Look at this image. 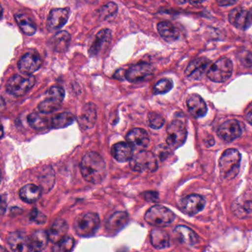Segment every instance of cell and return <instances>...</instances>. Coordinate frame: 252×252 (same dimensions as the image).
Here are the masks:
<instances>
[{"label":"cell","mask_w":252,"mask_h":252,"mask_svg":"<svg viewBox=\"0 0 252 252\" xmlns=\"http://www.w3.org/2000/svg\"><path fill=\"white\" fill-rule=\"evenodd\" d=\"M82 176L88 182H101L107 175V166L103 158L95 152L87 153L80 164Z\"/></svg>","instance_id":"obj_1"},{"label":"cell","mask_w":252,"mask_h":252,"mask_svg":"<svg viewBox=\"0 0 252 252\" xmlns=\"http://www.w3.org/2000/svg\"><path fill=\"white\" fill-rule=\"evenodd\" d=\"M241 155L236 149L225 150L219 160L220 173L223 179H234L240 172Z\"/></svg>","instance_id":"obj_2"},{"label":"cell","mask_w":252,"mask_h":252,"mask_svg":"<svg viewBox=\"0 0 252 252\" xmlns=\"http://www.w3.org/2000/svg\"><path fill=\"white\" fill-rule=\"evenodd\" d=\"M175 215L168 208L161 205H156L146 212L144 219L153 226L164 227L173 222Z\"/></svg>","instance_id":"obj_3"},{"label":"cell","mask_w":252,"mask_h":252,"mask_svg":"<svg viewBox=\"0 0 252 252\" xmlns=\"http://www.w3.org/2000/svg\"><path fill=\"white\" fill-rule=\"evenodd\" d=\"M99 225V217L97 214L93 212L82 214L75 220V232L80 237H91L96 232Z\"/></svg>","instance_id":"obj_4"},{"label":"cell","mask_w":252,"mask_h":252,"mask_svg":"<svg viewBox=\"0 0 252 252\" xmlns=\"http://www.w3.org/2000/svg\"><path fill=\"white\" fill-rule=\"evenodd\" d=\"M131 169L138 172H152L158 169L156 156L151 152L140 150L129 160Z\"/></svg>","instance_id":"obj_5"},{"label":"cell","mask_w":252,"mask_h":252,"mask_svg":"<svg viewBox=\"0 0 252 252\" xmlns=\"http://www.w3.org/2000/svg\"><path fill=\"white\" fill-rule=\"evenodd\" d=\"M36 83V79L32 75H14L7 82L6 91L14 96H22L32 89Z\"/></svg>","instance_id":"obj_6"},{"label":"cell","mask_w":252,"mask_h":252,"mask_svg":"<svg viewBox=\"0 0 252 252\" xmlns=\"http://www.w3.org/2000/svg\"><path fill=\"white\" fill-rule=\"evenodd\" d=\"M232 72L231 60L226 57H222L210 66L206 72V76L212 82L221 83L228 80Z\"/></svg>","instance_id":"obj_7"},{"label":"cell","mask_w":252,"mask_h":252,"mask_svg":"<svg viewBox=\"0 0 252 252\" xmlns=\"http://www.w3.org/2000/svg\"><path fill=\"white\" fill-rule=\"evenodd\" d=\"M64 95L65 93L61 87H51L45 93V99L39 103L38 109L41 113L45 114L53 113L60 108L64 100Z\"/></svg>","instance_id":"obj_8"},{"label":"cell","mask_w":252,"mask_h":252,"mask_svg":"<svg viewBox=\"0 0 252 252\" xmlns=\"http://www.w3.org/2000/svg\"><path fill=\"white\" fill-rule=\"evenodd\" d=\"M166 143L169 147L178 149L184 144L187 137V130L184 122L174 120L169 124L166 129Z\"/></svg>","instance_id":"obj_9"},{"label":"cell","mask_w":252,"mask_h":252,"mask_svg":"<svg viewBox=\"0 0 252 252\" xmlns=\"http://www.w3.org/2000/svg\"><path fill=\"white\" fill-rule=\"evenodd\" d=\"M154 73V68L147 63H139L134 64L126 70L125 78L131 83H139L151 77Z\"/></svg>","instance_id":"obj_10"},{"label":"cell","mask_w":252,"mask_h":252,"mask_svg":"<svg viewBox=\"0 0 252 252\" xmlns=\"http://www.w3.org/2000/svg\"><path fill=\"white\" fill-rule=\"evenodd\" d=\"M230 23L237 29L246 31L252 24V8L246 10L236 8L230 11L228 15Z\"/></svg>","instance_id":"obj_11"},{"label":"cell","mask_w":252,"mask_h":252,"mask_svg":"<svg viewBox=\"0 0 252 252\" xmlns=\"http://www.w3.org/2000/svg\"><path fill=\"white\" fill-rule=\"evenodd\" d=\"M42 59L36 53H28L19 60V70L22 74L32 75L42 66Z\"/></svg>","instance_id":"obj_12"},{"label":"cell","mask_w":252,"mask_h":252,"mask_svg":"<svg viewBox=\"0 0 252 252\" xmlns=\"http://www.w3.org/2000/svg\"><path fill=\"white\" fill-rule=\"evenodd\" d=\"M70 9L67 8H54L50 11L47 20V28L50 32L60 30L68 21Z\"/></svg>","instance_id":"obj_13"},{"label":"cell","mask_w":252,"mask_h":252,"mask_svg":"<svg viewBox=\"0 0 252 252\" xmlns=\"http://www.w3.org/2000/svg\"><path fill=\"white\" fill-rule=\"evenodd\" d=\"M242 129L237 121L228 120L220 125L218 129V135L226 142H231L241 135Z\"/></svg>","instance_id":"obj_14"},{"label":"cell","mask_w":252,"mask_h":252,"mask_svg":"<svg viewBox=\"0 0 252 252\" xmlns=\"http://www.w3.org/2000/svg\"><path fill=\"white\" fill-rule=\"evenodd\" d=\"M205 204L206 201L203 197L199 194H193L183 199L181 208L184 213L192 216L201 212L204 209Z\"/></svg>","instance_id":"obj_15"},{"label":"cell","mask_w":252,"mask_h":252,"mask_svg":"<svg viewBox=\"0 0 252 252\" xmlns=\"http://www.w3.org/2000/svg\"><path fill=\"white\" fill-rule=\"evenodd\" d=\"M97 119L96 107L93 103L85 104L79 114L77 121L79 126L84 130L91 129L95 125Z\"/></svg>","instance_id":"obj_16"},{"label":"cell","mask_w":252,"mask_h":252,"mask_svg":"<svg viewBox=\"0 0 252 252\" xmlns=\"http://www.w3.org/2000/svg\"><path fill=\"white\" fill-rule=\"evenodd\" d=\"M112 39V32L110 29H102L95 35V39L89 49L91 57H96L100 52L108 47Z\"/></svg>","instance_id":"obj_17"},{"label":"cell","mask_w":252,"mask_h":252,"mask_svg":"<svg viewBox=\"0 0 252 252\" xmlns=\"http://www.w3.org/2000/svg\"><path fill=\"white\" fill-rule=\"evenodd\" d=\"M126 141L133 149L143 150L147 148L150 144V137L147 131L141 128L131 129L126 137Z\"/></svg>","instance_id":"obj_18"},{"label":"cell","mask_w":252,"mask_h":252,"mask_svg":"<svg viewBox=\"0 0 252 252\" xmlns=\"http://www.w3.org/2000/svg\"><path fill=\"white\" fill-rule=\"evenodd\" d=\"M210 64V61L208 59L201 57L191 62L186 68L184 74L188 79L197 80L200 79L203 73L207 70L208 66Z\"/></svg>","instance_id":"obj_19"},{"label":"cell","mask_w":252,"mask_h":252,"mask_svg":"<svg viewBox=\"0 0 252 252\" xmlns=\"http://www.w3.org/2000/svg\"><path fill=\"white\" fill-rule=\"evenodd\" d=\"M189 111L195 118H201L207 113V105L204 100L197 94H191L187 100Z\"/></svg>","instance_id":"obj_20"},{"label":"cell","mask_w":252,"mask_h":252,"mask_svg":"<svg viewBox=\"0 0 252 252\" xmlns=\"http://www.w3.org/2000/svg\"><path fill=\"white\" fill-rule=\"evenodd\" d=\"M7 242L12 251L16 252H29V237L25 233L15 231L8 234Z\"/></svg>","instance_id":"obj_21"},{"label":"cell","mask_w":252,"mask_h":252,"mask_svg":"<svg viewBox=\"0 0 252 252\" xmlns=\"http://www.w3.org/2000/svg\"><path fill=\"white\" fill-rule=\"evenodd\" d=\"M128 221L129 216L126 212H116L106 222V229L110 234H116L127 224Z\"/></svg>","instance_id":"obj_22"},{"label":"cell","mask_w":252,"mask_h":252,"mask_svg":"<svg viewBox=\"0 0 252 252\" xmlns=\"http://www.w3.org/2000/svg\"><path fill=\"white\" fill-rule=\"evenodd\" d=\"M133 150L129 143L119 142L111 149V154L117 161L121 163L129 161L133 156Z\"/></svg>","instance_id":"obj_23"},{"label":"cell","mask_w":252,"mask_h":252,"mask_svg":"<svg viewBox=\"0 0 252 252\" xmlns=\"http://www.w3.org/2000/svg\"><path fill=\"white\" fill-rule=\"evenodd\" d=\"M68 231V225L65 220L58 219L50 227L48 231V237L51 243H57L65 237Z\"/></svg>","instance_id":"obj_24"},{"label":"cell","mask_w":252,"mask_h":252,"mask_svg":"<svg viewBox=\"0 0 252 252\" xmlns=\"http://www.w3.org/2000/svg\"><path fill=\"white\" fill-rule=\"evenodd\" d=\"M177 240L187 246H193L198 242V237L193 230L186 225H178L174 230Z\"/></svg>","instance_id":"obj_25"},{"label":"cell","mask_w":252,"mask_h":252,"mask_svg":"<svg viewBox=\"0 0 252 252\" xmlns=\"http://www.w3.org/2000/svg\"><path fill=\"white\" fill-rule=\"evenodd\" d=\"M233 212L238 218H243L252 212V198L247 194L239 197L232 205Z\"/></svg>","instance_id":"obj_26"},{"label":"cell","mask_w":252,"mask_h":252,"mask_svg":"<svg viewBox=\"0 0 252 252\" xmlns=\"http://www.w3.org/2000/svg\"><path fill=\"white\" fill-rule=\"evenodd\" d=\"M48 232L44 230H39L29 237V249L31 252H41L48 246Z\"/></svg>","instance_id":"obj_27"},{"label":"cell","mask_w":252,"mask_h":252,"mask_svg":"<svg viewBox=\"0 0 252 252\" xmlns=\"http://www.w3.org/2000/svg\"><path fill=\"white\" fill-rule=\"evenodd\" d=\"M150 242L155 249H163L168 248L170 243L169 236L164 230L154 228L150 232Z\"/></svg>","instance_id":"obj_28"},{"label":"cell","mask_w":252,"mask_h":252,"mask_svg":"<svg viewBox=\"0 0 252 252\" xmlns=\"http://www.w3.org/2000/svg\"><path fill=\"white\" fill-rule=\"evenodd\" d=\"M42 194L40 187L33 184H27L20 190V197L27 203H33L39 200Z\"/></svg>","instance_id":"obj_29"},{"label":"cell","mask_w":252,"mask_h":252,"mask_svg":"<svg viewBox=\"0 0 252 252\" xmlns=\"http://www.w3.org/2000/svg\"><path fill=\"white\" fill-rule=\"evenodd\" d=\"M157 29L162 39L166 42H175L179 37V31L169 22L159 23L157 26Z\"/></svg>","instance_id":"obj_30"},{"label":"cell","mask_w":252,"mask_h":252,"mask_svg":"<svg viewBox=\"0 0 252 252\" xmlns=\"http://www.w3.org/2000/svg\"><path fill=\"white\" fill-rule=\"evenodd\" d=\"M70 39H71V36L68 32L64 31L58 32L57 34L54 35L51 41L53 49L57 52H64L68 48Z\"/></svg>","instance_id":"obj_31"},{"label":"cell","mask_w":252,"mask_h":252,"mask_svg":"<svg viewBox=\"0 0 252 252\" xmlns=\"http://www.w3.org/2000/svg\"><path fill=\"white\" fill-rule=\"evenodd\" d=\"M15 21L20 30L27 36H33L36 32V26L30 18L24 14H17L14 16Z\"/></svg>","instance_id":"obj_32"},{"label":"cell","mask_w":252,"mask_h":252,"mask_svg":"<svg viewBox=\"0 0 252 252\" xmlns=\"http://www.w3.org/2000/svg\"><path fill=\"white\" fill-rule=\"evenodd\" d=\"M75 119L76 118L72 113L67 112L60 113L51 119V126L54 129H63L71 125Z\"/></svg>","instance_id":"obj_33"},{"label":"cell","mask_w":252,"mask_h":252,"mask_svg":"<svg viewBox=\"0 0 252 252\" xmlns=\"http://www.w3.org/2000/svg\"><path fill=\"white\" fill-rule=\"evenodd\" d=\"M75 246V240L73 237H65L60 240L53 247V251L56 252H70Z\"/></svg>","instance_id":"obj_34"},{"label":"cell","mask_w":252,"mask_h":252,"mask_svg":"<svg viewBox=\"0 0 252 252\" xmlns=\"http://www.w3.org/2000/svg\"><path fill=\"white\" fill-rule=\"evenodd\" d=\"M173 88V82L171 79H162L159 80L153 88V94L155 95L165 94L169 92Z\"/></svg>","instance_id":"obj_35"},{"label":"cell","mask_w":252,"mask_h":252,"mask_svg":"<svg viewBox=\"0 0 252 252\" xmlns=\"http://www.w3.org/2000/svg\"><path fill=\"white\" fill-rule=\"evenodd\" d=\"M117 11V5L114 2H109L98 10V15L101 20H107L109 17H113Z\"/></svg>","instance_id":"obj_36"},{"label":"cell","mask_w":252,"mask_h":252,"mask_svg":"<svg viewBox=\"0 0 252 252\" xmlns=\"http://www.w3.org/2000/svg\"><path fill=\"white\" fill-rule=\"evenodd\" d=\"M147 122L150 127L153 129H160L164 125L165 120L161 115L152 112L149 113Z\"/></svg>","instance_id":"obj_37"},{"label":"cell","mask_w":252,"mask_h":252,"mask_svg":"<svg viewBox=\"0 0 252 252\" xmlns=\"http://www.w3.org/2000/svg\"><path fill=\"white\" fill-rule=\"evenodd\" d=\"M28 123L34 129H42L46 126V122L36 113H32L27 117Z\"/></svg>","instance_id":"obj_38"},{"label":"cell","mask_w":252,"mask_h":252,"mask_svg":"<svg viewBox=\"0 0 252 252\" xmlns=\"http://www.w3.org/2000/svg\"><path fill=\"white\" fill-rule=\"evenodd\" d=\"M30 220L35 223L42 225L45 224L47 221V218L43 213L39 212L38 209H33L30 214Z\"/></svg>","instance_id":"obj_39"},{"label":"cell","mask_w":252,"mask_h":252,"mask_svg":"<svg viewBox=\"0 0 252 252\" xmlns=\"http://www.w3.org/2000/svg\"><path fill=\"white\" fill-rule=\"evenodd\" d=\"M240 60L245 67L252 68V52L243 51L240 53Z\"/></svg>","instance_id":"obj_40"},{"label":"cell","mask_w":252,"mask_h":252,"mask_svg":"<svg viewBox=\"0 0 252 252\" xmlns=\"http://www.w3.org/2000/svg\"><path fill=\"white\" fill-rule=\"evenodd\" d=\"M144 196L145 200L149 202H156L158 199V194L156 191H146Z\"/></svg>","instance_id":"obj_41"},{"label":"cell","mask_w":252,"mask_h":252,"mask_svg":"<svg viewBox=\"0 0 252 252\" xmlns=\"http://www.w3.org/2000/svg\"><path fill=\"white\" fill-rule=\"evenodd\" d=\"M237 0H217V2L220 6H230L235 4Z\"/></svg>","instance_id":"obj_42"},{"label":"cell","mask_w":252,"mask_h":252,"mask_svg":"<svg viewBox=\"0 0 252 252\" xmlns=\"http://www.w3.org/2000/svg\"><path fill=\"white\" fill-rule=\"evenodd\" d=\"M190 4L192 5H199L204 2L206 0H189Z\"/></svg>","instance_id":"obj_43"},{"label":"cell","mask_w":252,"mask_h":252,"mask_svg":"<svg viewBox=\"0 0 252 252\" xmlns=\"http://www.w3.org/2000/svg\"><path fill=\"white\" fill-rule=\"evenodd\" d=\"M246 119L249 124L252 125V110L246 115Z\"/></svg>","instance_id":"obj_44"},{"label":"cell","mask_w":252,"mask_h":252,"mask_svg":"<svg viewBox=\"0 0 252 252\" xmlns=\"http://www.w3.org/2000/svg\"><path fill=\"white\" fill-rule=\"evenodd\" d=\"M82 2H86V3L95 4L97 2V0H79Z\"/></svg>","instance_id":"obj_45"},{"label":"cell","mask_w":252,"mask_h":252,"mask_svg":"<svg viewBox=\"0 0 252 252\" xmlns=\"http://www.w3.org/2000/svg\"><path fill=\"white\" fill-rule=\"evenodd\" d=\"M175 2L178 4V5H183V4L186 3L187 2V0H175Z\"/></svg>","instance_id":"obj_46"}]
</instances>
